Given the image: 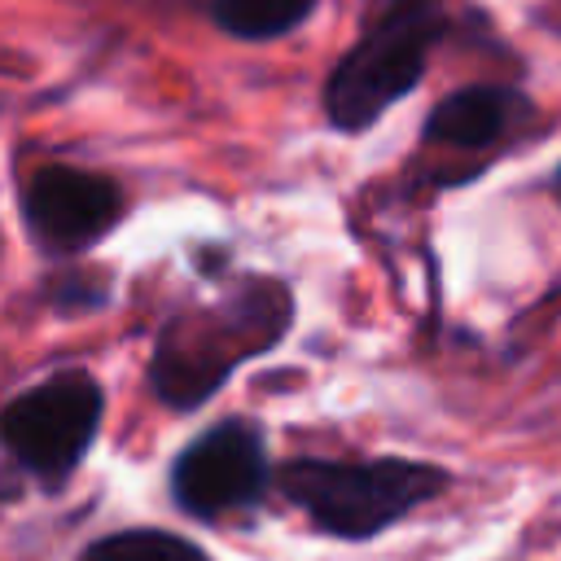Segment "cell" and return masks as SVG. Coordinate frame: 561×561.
<instances>
[{
  "instance_id": "1",
  "label": "cell",
  "mask_w": 561,
  "mask_h": 561,
  "mask_svg": "<svg viewBox=\"0 0 561 561\" xmlns=\"http://www.w3.org/2000/svg\"><path fill=\"white\" fill-rule=\"evenodd\" d=\"M447 35L443 0H381L364 35L342 53L324 83V114L337 131H368L425 75Z\"/></svg>"
},
{
  "instance_id": "2",
  "label": "cell",
  "mask_w": 561,
  "mask_h": 561,
  "mask_svg": "<svg viewBox=\"0 0 561 561\" xmlns=\"http://www.w3.org/2000/svg\"><path fill=\"white\" fill-rule=\"evenodd\" d=\"M447 473L434 465L381 456V460H320L302 456L280 469V491L329 535L368 539L434 500Z\"/></svg>"
},
{
  "instance_id": "3",
  "label": "cell",
  "mask_w": 561,
  "mask_h": 561,
  "mask_svg": "<svg viewBox=\"0 0 561 561\" xmlns=\"http://www.w3.org/2000/svg\"><path fill=\"white\" fill-rule=\"evenodd\" d=\"M96 421H101V386L83 368H70L18 394L4 408L0 430L9 456L22 469H31L44 482H61L88 451Z\"/></svg>"
},
{
  "instance_id": "4",
  "label": "cell",
  "mask_w": 561,
  "mask_h": 561,
  "mask_svg": "<svg viewBox=\"0 0 561 561\" xmlns=\"http://www.w3.org/2000/svg\"><path fill=\"white\" fill-rule=\"evenodd\" d=\"M267 478L272 469L259 430L232 416L180 451L171 469V495L193 517H224L232 508L254 504Z\"/></svg>"
},
{
  "instance_id": "5",
  "label": "cell",
  "mask_w": 561,
  "mask_h": 561,
  "mask_svg": "<svg viewBox=\"0 0 561 561\" xmlns=\"http://www.w3.org/2000/svg\"><path fill=\"white\" fill-rule=\"evenodd\" d=\"M18 202H22L26 232L53 254H75L101 241L123 215V188L110 175L66 167V162L35 167Z\"/></svg>"
},
{
  "instance_id": "6",
  "label": "cell",
  "mask_w": 561,
  "mask_h": 561,
  "mask_svg": "<svg viewBox=\"0 0 561 561\" xmlns=\"http://www.w3.org/2000/svg\"><path fill=\"white\" fill-rule=\"evenodd\" d=\"M530 114V101L517 88L504 83H473L451 96H443L430 118H425V140L430 145H451V149H486L504 140L522 118Z\"/></svg>"
},
{
  "instance_id": "7",
  "label": "cell",
  "mask_w": 561,
  "mask_h": 561,
  "mask_svg": "<svg viewBox=\"0 0 561 561\" xmlns=\"http://www.w3.org/2000/svg\"><path fill=\"white\" fill-rule=\"evenodd\" d=\"M316 0H210V22L232 39H280L311 18Z\"/></svg>"
},
{
  "instance_id": "8",
  "label": "cell",
  "mask_w": 561,
  "mask_h": 561,
  "mask_svg": "<svg viewBox=\"0 0 561 561\" xmlns=\"http://www.w3.org/2000/svg\"><path fill=\"white\" fill-rule=\"evenodd\" d=\"M83 561H206L188 539L171 530H118L96 539Z\"/></svg>"
},
{
  "instance_id": "9",
  "label": "cell",
  "mask_w": 561,
  "mask_h": 561,
  "mask_svg": "<svg viewBox=\"0 0 561 561\" xmlns=\"http://www.w3.org/2000/svg\"><path fill=\"white\" fill-rule=\"evenodd\" d=\"M552 193H557V197H561V167H557V171H552Z\"/></svg>"
}]
</instances>
